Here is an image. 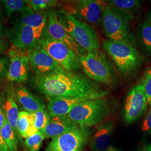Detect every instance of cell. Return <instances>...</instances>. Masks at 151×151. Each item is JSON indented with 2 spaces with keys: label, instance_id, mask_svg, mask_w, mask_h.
Returning <instances> with one entry per match:
<instances>
[{
  "label": "cell",
  "instance_id": "13",
  "mask_svg": "<svg viewBox=\"0 0 151 151\" xmlns=\"http://www.w3.org/2000/svg\"><path fill=\"white\" fill-rule=\"evenodd\" d=\"M21 50L19 49L9 50L10 65L6 75L9 81L22 82L27 79L30 68L28 54Z\"/></svg>",
  "mask_w": 151,
  "mask_h": 151
},
{
  "label": "cell",
  "instance_id": "16",
  "mask_svg": "<svg viewBox=\"0 0 151 151\" xmlns=\"http://www.w3.org/2000/svg\"><path fill=\"white\" fill-rule=\"evenodd\" d=\"M20 22L31 27L34 30L38 41H40L44 29L47 25V15L37 12L27 6L21 12Z\"/></svg>",
  "mask_w": 151,
  "mask_h": 151
},
{
  "label": "cell",
  "instance_id": "29",
  "mask_svg": "<svg viewBox=\"0 0 151 151\" xmlns=\"http://www.w3.org/2000/svg\"><path fill=\"white\" fill-rule=\"evenodd\" d=\"M143 83L147 104L151 107V67L145 72Z\"/></svg>",
  "mask_w": 151,
  "mask_h": 151
},
{
  "label": "cell",
  "instance_id": "15",
  "mask_svg": "<svg viewBox=\"0 0 151 151\" xmlns=\"http://www.w3.org/2000/svg\"><path fill=\"white\" fill-rule=\"evenodd\" d=\"M98 98L101 97L88 96L83 97L52 98L50 99L48 105L49 114L52 117L67 115L72 109L78 104Z\"/></svg>",
  "mask_w": 151,
  "mask_h": 151
},
{
  "label": "cell",
  "instance_id": "6",
  "mask_svg": "<svg viewBox=\"0 0 151 151\" xmlns=\"http://www.w3.org/2000/svg\"><path fill=\"white\" fill-rule=\"evenodd\" d=\"M65 27L76 43L87 53L96 55L99 53V39L97 32L92 27L69 15Z\"/></svg>",
  "mask_w": 151,
  "mask_h": 151
},
{
  "label": "cell",
  "instance_id": "24",
  "mask_svg": "<svg viewBox=\"0 0 151 151\" xmlns=\"http://www.w3.org/2000/svg\"><path fill=\"white\" fill-rule=\"evenodd\" d=\"M28 118L30 123L38 131H41L45 128L50 120L48 114L45 111V109L34 113H28Z\"/></svg>",
  "mask_w": 151,
  "mask_h": 151
},
{
  "label": "cell",
  "instance_id": "9",
  "mask_svg": "<svg viewBox=\"0 0 151 151\" xmlns=\"http://www.w3.org/2000/svg\"><path fill=\"white\" fill-rule=\"evenodd\" d=\"M89 131L78 128L58 136L49 144L47 151H80L85 145Z\"/></svg>",
  "mask_w": 151,
  "mask_h": 151
},
{
  "label": "cell",
  "instance_id": "11",
  "mask_svg": "<svg viewBox=\"0 0 151 151\" xmlns=\"http://www.w3.org/2000/svg\"><path fill=\"white\" fill-rule=\"evenodd\" d=\"M46 15L47 21L45 27L47 36L65 44L79 57L86 54V52L76 43L68 33L63 25L58 20L54 10H50Z\"/></svg>",
  "mask_w": 151,
  "mask_h": 151
},
{
  "label": "cell",
  "instance_id": "26",
  "mask_svg": "<svg viewBox=\"0 0 151 151\" xmlns=\"http://www.w3.org/2000/svg\"><path fill=\"white\" fill-rule=\"evenodd\" d=\"M25 2L27 6L37 12H42L58 5V2L54 0H27Z\"/></svg>",
  "mask_w": 151,
  "mask_h": 151
},
{
  "label": "cell",
  "instance_id": "19",
  "mask_svg": "<svg viewBox=\"0 0 151 151\" xmlns=\"http://www.w3.org/2000/svg\"><path fill=\"white\" fill-rule=\"evenodd\" d=\"M0 107L12 129L15 133L17 132V120L19 112L16 103L9 92H2L0 95Z\"/></svg>",
  "mask_w": 151,
  "mask_h": 151
},
{
  "label": "cell",
  "instance_id": "36",
  "mask_svg": "<svg viewBox=\"0 0 151 151\" xmlns=\"http://www.w3.org/2000/svg\"><path fill=\"white\" fill-rule=\"evenodd\" d=\"M146 20L151 25V10L148 11L146 14Z\"/></svg>",
  "mask_w": 151,
  "mask_h": 151
},
{
  "label": "cell",
  "instance_id": "1",
  "mask_svg": "<svg viewBox=\"0 0 151 151\" xmlns=\"http://www.w3.org/2000/svg\"><path fill=\"white\" fill-rule=\"evenodd\" d=\"M36 82L40 91L49 99L88 96L104 97L108 94L85 76L67 70L37 77Z\"/></svg>",
  "mask_w": 151,
  "mask_h": 151
},
{
  "label": "cell",
  "instance_id": "10",
  "mask_svg": "<svg viewBox=\"0 0 151 151\" xmlns=\"http://www.w3.org/2000/svg\"><path fill=\"white\" fill-rule=\"evenodd\" d=\"M143 82L133 87L127 95L124 105V119L131 123L140 118L147 108Z\"/></svg>",
  "mask_w": 151,
  "mask_h": 151
},
{
  "label": "cell",
  "instance_id": "18",
  "mask_svg": "<svg viewBox=\"0 0 151 151\" xmlns=\"http://www.w3.org/2000/svg\"><path fill=\"white\" fill-rule=\"evenodd\" d=\"M113 124L107 122L96 132L91 142L92 151H107L110 148L112 138Z\"/></svg>",
  "mask_w": 151,
  "mask_h": 151
},
{
  "label": "cell",
  "instance_id": "25",
  "mask_svg": "<svg viewBox=\"0 0 151 151\" xmlns=\"http://www.w3.org/2000/svg\"><path fill=\"white\" fill-rule=\"evenodd\" d=\"M0 133L3 139L5 141L6 143L9 147L10 150L11 151H17V141L15 132L6 119L3 127L0 129Z\"/></svg>",
  "mask_w": 151,
  "mask_h": 151
},
{
  "label": "cell",
  "instance_id": "38",
  "mask_svg": "<svg viewBox=\"0 0 151 151\" xmlns=\"http://www.w3.org/2000/svg\"><path fill=\"white\" fill-rule=\"evenodd\" d=\"M107 151H120L115 148H114L113 147H110Z\"/></svg>",
  "mask_w": 151,
  "mask_h": 151
},
{
  "label": "cell",
  "instance_id": "37",
  "mask_svg": "<svg viewBox=\"0 0 151 151\" xmlns=\"http://www.w3.org/2000/svg\"><path fill=\"white\" fill-rule=\"evenodd\" d=\"M138 151H151V144H148L143 147L142 149Z\"/></svg>",
  "mask_w": 151,
  "mask_h": 151
},
{
  "label": "cell",
  "instance_id": "20",
  "mask_svg": "<svg viewBox=\"0 0 151 151\" xmlns=\"http://www.w3.org/2000/svg\"><path fill=\"white\" fill-rule=\"evenodd\" d=\"M15 93L19 102L27 113H34L45 109L43 103L32 95L25 87H19L16 89Z\"/></svg>",
  "mask_w": 151,
  "mask_h": 151
},
{
  "label": "cell",
  "instance_id": "30",
  "mask_svg": "<svg viewBox=\"0 0 151 151\" xmlns=\"http://www.w3.org/2000/svg\"><path fill=\"white\" fill-rule=\"evenodd\" d=\"M142 129L145 132L151 133V109L145 119Z\"/></svg>",
  "mask_w": 151,
  "mask_h": 151
},
{
  "label": "cell",
  "instance_id": "34",
  "mask_svg": "<svg viewBox=\"0 0 151 151\" xmlns=\"http://www.w3.org/2000/svg\"><path fill=\"white\" fill-rule=\"evenodd\" d=\"M6 118L5 115L2 109L0 107V129L2 128L3 127L4 124L5 123Z\"/></svg>",
  "mask_w": 151,
  "mask_h": 151
},
{
  "label": "cell",
  "instance_id": "32",
  "mask_svg": "<svg viewBox=\"0 0 151 151\" xmlns=\"http://www.w3.org/2000/svg\"><path fill=\"white\" fill-rule=\"evenodd\" d=\"M8 43L4 39H0V54L4 53L8 48Z\"/></svg>",
  "mask_w": 151,
  "mask_h": 151
},
{
  "label": "cell",
  "instance_id": "14",
  "mask_svg": "<svg viewBox=\"0 0 151 151\" xmlns=\"http://www.w3.org/2000/svg\"><path fill=\"white\" fill-rule=\"evenodd\" d=\"M11 42L16 48L29 52L39 47L40 44L32 29L21 22L14 28Z\"/></svg>",
  "mask_w": 151,
  "mask_h": 151
},
{
  "label": "cell",
  "instance_id": "17",
  "mask_svg": "<svg viewBox=\"0 0 151 151\" xmlns=\"http://www.w3.org/2000/svg\"><path fill=\"white\" fill-rule=\"evenodd\" d=\"M78 128L67 115L58 116L50 119L46 127L40 132L45 138H54Z\"/></svg>",
  "mask_w": 151,
  "mask_h": 151
},
{
  "label": "cell",
  "instance_id": "3",
  "mask_svg": "<svg viewBox=\"0 0 151 151\" xmlns=\"http://www.w3.org/2000/svg\"><path fill=\"white\" fill-rule=\"evenodd\" d=\"M132 16L114 7L106 5L103 12L102 25L105 35L109 40L129 44L133 46L136 40L130 32L129 22Z\"/></svg>",
  "mask_w": 151,
  "mask_h": 151
},
{
  "label": "cell",
  "instance_id": "8",
  "mask_svg": "<svg viewBox=\"0 0 151 151\" xmlns=\"http://www.w3.org/2000/svg\"><path fill=\"white\" fill-rule=\"evenodd\" d=\"M106 5L103 1L96 0H79L71 1L70 16L78 20H83L92 24L101 22Z\"/></svg>",
  "mask_w": 151,
  "mask_h": 151
},
{
  "label": "cell",
  "instance_id": "5",
  "mask_svg": "<svg viewBox=\"0 0 151 151\" xmlns=\"http://www.w3.org/2000/svg\"><path fill=\"white\" fill-rule=\"evenodd\" d=\"M81 67L87 76L98 82L106 85L115 83L116 77L112 65L103 53L96 55L86 53L80 57Z\"/></svg>",
  "mask_w": 151,
  "mask_h": 151
},
{
  "label": "cell",
  "instance_id": "12",
  "mask_svg": "<svg viewBox=\"0 0 151 151\" xmlns=\"http://www.w3.org/2000/svg\"><path fill=\"white\" fill-rule=\"evenodd\" d=\"M28 58L30 67L38 77L65 70L40 46L29 52Z\"/></svg>",
  "mask_w": 151,
  "mask_h": 151
},
{
  "label": "cell",
  "instance_id": "28",
  "mask_svg": "<svg viewBox=\"0 0 151 151\" xmlns=\"http://www.w3.org/2000/svg\"><path fill=\"white\" fill-rule=\"evenodd\" d=\"M44 138L43 133L40 131H38L26 138L25 144L30 151H39Z\"/></svg>",
  "mask_w": 151,
  "mask_h": 151
},
{
  "label": "cell",
  "instance_id": "7",
  "mask_svg": "<svg viewBox=\"0 0 151 151\" xmlns=\"http://www.w3.org/2000/svg\"><path fill=\"white\" fill-rule=\"evenodd\" d=\"M40 45L65 70L71 72L81 67L80 57L64 43L47 35L41 39Z\"/></svg>",
  "mask_w": 151,
  "mask_h": 151
},
{
  "label": "cell",
  "instance_id": "21",
  "mask_svg": "<svg viewBox=\"0 0 151 151\" xmlns=\"http://www.w3.org/2000/svg\"><path fill=\"white\" fill-rule=\"evenodd\" d=\"M137 39L144 52L151 57V25L146 20L139 24Z\"/></svg>",
  "mask_w": 151,
  "mask_h": 151
},
{
  "label": "cell",
  "instance_id": "23",
  "mask_svg": "<svg viewBox=\"0 0 151 151\" xmlns=\"http://www.w3.org/2000/svg\"><path fill=\"white\" fill-rule=\"evenodd\" d=\"M108 5L115 7L132 16L133 14H135L139 11L141 7L140 1L136 0L109 1Z\"/></svg>",
  "mask_w": 151,
  "mask_h": 151
},
{
  "label": "cell",
  "instance_id": "4",
  "mask_svg": "<svg viewBox=\"0 0 151 151\" xmlns=\"http://www.w3.org/2000/svg\"><path fill=\"white\" fill-rule=\"evenodd\" d=\"M104 49L125 77L133 73L140 65L142 58L134 46L112 40H103Z\"/></svg>",
  "mask_w": 151,
  "mask_h": 151
},
{
  "label": "cell",
  "instance_id": "39",
  "mask_svg": "<svg viewBox=\"0 0 151 151\" xmlns=\"http://www.w3.org/2000/svg\"><path fill=\"white\" fill-rule=\"evenodd\" d=\"M1 24H2V17L0 13V25Z\"/></svg>",
  "mask_w": 151,
  "mask_h": 151
},
{
  "label": "cell",
  "instance_id": "31",
  "mask_svg": "<svg viewBox=\"0 0 151 151\" xmlns=\"http://www.w3.org/2000/svg\"><path fill=\"white\" fill-rule=\"evenodd\" d=\"M8 62L5 58H0V81L6 75L8 71Z\"/></svg>",
  "mask_w": 151,
  "mask_h": 151
},
{
  "label": "cell",
  "instance_id": "22",
  "mask_svg": "<svg viewBox=\"0 0 151 151\" xmlns=\"http://www.w3.org/2000/svg\"><path fill=\"white\" fill-rule=\"evenodd\" d=\"M17 129L22 137L26 138L38 131L29 122L28 113L26 111L19 112L17 120Z\"/></svg>",
  "mask_w": 151,
  "mask_h": 151
},
{
  "label": "cell",
  "instance_id": "33",
  "mask_svg": "<svg viewBox=\"0 0 151 151\" xmlns=\"http://www.w3.org/2000/svg\"><path fill=\"white\" fill-rule=\"evenodd\" d=\"M0 151H11L0 133Z\"/></svg>",
  "mask_w": 151,
  "mask_h": 151
},
{
  "label": "cell",
  "instance_id": "27",
  "mask_svg": "<svg viewBox=\"0 0 151 151\" xmlns=\"http://www.w3.org/2000/svg\"><path fill=\"white\" fill-rule=\"evenodd\" d=\"M2 2L5 6L7 16H11L16 12H22L27 6L25 1L22 0H5L2 1Z\"/></svg>",
  "mask_w": 151,
  "mask_h": 151
},
{
  "label": "cell",
  "instance_id": "35",
  "mask_svg": "<svg viewBox=\"0 0 151 151\" xmlns=\"http://www.w3.org/2000/svg\"><path fill=\"white\" fill-rule=\"evenodd\" d=\"M5 27H4L3 24L0 25V39H2V38L5 35Z\"/></svg>",
  "mask_w": 151,
  "mask_h": 151
},
{
  "label": "cell",
  "instance_id": "2",
  "mask_svg": "<svg viewBox=\"0 0 151 151\" xmlns=\"http://www.w3.org/2000/svg\"><path fill=\"white\" fill-rule=\"evenodd\" d=\"M110 110L108 99L101 97L78 104L67 116L78 128L87 129L102 123L108 117Z\"/></svg>",
  "mask_w": 151,
  "mask_h": 151
}]
</instances>
